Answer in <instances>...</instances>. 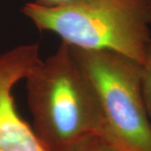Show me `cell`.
<instances>
[{"instance_id":"cell-1","label":"cell","mask_w":151,"mask_h":151,"mask_svg":"<svg viewBox=\"0 0 151 151\" xmlns=\"http://www.w3.org/2000/svg\"><path fill=\"white\" fill-rule=\"evenodd\" d=\"M25 80L33 129L49 151H66L86 137L99 136L97 95L69 45L62 42L40 60Z\"/></svg>"},{"instance_id":"cell-2","label":"cell","mask_w":151,"mask_h":151,"mask_svg":"<svg viewBox=\"0 0 151 151\" xmlns=\"http://www.w3.org/2000/svg\"><path fill=\"white\" fill-rule=\"evenodd\" d=\"M22 12L40 31L72 47L110 50L144 64L151 40V5L142 0H78L58 8L28 3Z\"/></svg>"},{"instance_id":"cell-3","label":"cell","mask_w":151,"mask_h":151,"mask_svg":"<svg viewBox=\"0 0 151 151\" xmlns=\"http://www.w3.org/2000/svg\"><path fill=\"white\" fill-rule=\"evenodd\" d=\"M70 47L97 95L101 114L99 137L119 151H151L142 64L110 50Z\"/></svg>"},{"instance_id":"cell-4","label":"cell","mask_w":151,"mask_h":151,"mask_svg":"<svg viewBox=\"0 0 151 151\" xmlns=\"http://www.w3.org/2000/svg\"><path fill=\"white\" fill-rule=\"evenodd\" d=\"M40 60L37 43L0 55V151H49L15 105L13 91Z\"/></svg>"},{"instance_id":"cell-5","label":"cell","mask_w":151,"mask_h":151,"mask_svg":"<svg viewBox=\"0 0 151 151\" xmlns=\"http://www.w3.org/2000/svg\"><path fill=\"white\" fill-rule=\"evenodd\" d=\"M142 67V91L146 111L151 124V40Z\"/></svg>"},{"instance_id":"cell-6","label":"cell","mask_w":151,"mask_h":151,"mask_svg":"<svg viewBox=\"0 0 151 151\" xmlns=\"http://www.w3.org/2000/svg\"><path fill=\"white\" fill-rule=\"evenodd\" d=\"M66 151H119L97 135H91Z\"/></svg>"},{"instance_id":"cell-7","label":"cell","mask_w":151,"mask_h":151,"mask_svg":"<svg viewBox=\"0 0 151 151\" xmlns=\"http://www.w3.org/2000/svg\"><path fill=\"white\" fill-rule=\"evenodd\" d=\"M78 0H34L35 4L45 8H58L73 4Z\"/></svg>"},{"instance_id":"cell-8","label":"cell","mask_w":151,"mask_h":151,"mask_svg":"<svg viewBox=\"0 0 151 151\" xmlns=\"http://www.w3.org/2000/svg\"><path fill=\"white\" fill-rule=\"evenodd\" d=\"M142 1H144V2L146 3V4H148L151 5V0H142Z\"/></svg>"}]
</instances>
